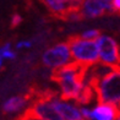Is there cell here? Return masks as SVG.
Masks as SVG:
<instances>
[{"label":"cell","mask_w":120,"mask_h":120,"mask_svg":"<svg viewBox=\"0 0 120 120\" xmlns=\"http://www.w3.org/2000/svg\"><path fill=\"white\" fill-rule=\"evenodd\" d=\"M86 69L87 68L81 66L76 63H71L53 71L52 79L59 86L60 97H63L64 99L77 101V98L87 86L85 82Z\"/></svg>","instance_id":"cell-1"},{"label":"cell","mask_w":120,"mask_h":120,"mask_svg":"<svg viewBox=\"0 0 120 120\" xmlns=\"http://www.w3.org/2000/svg\"><path fill=\"white\" fill-rule=\"evenodd\" d=\"M98 102L110 103L120 108V65L114 66L107 75L92 85Z\"/></svg>","instance_id":"cell-2"},{"label":"cell","mask_w":120,"mask_h":120,"mask_svg":"<svg viewBox=\"0 0 120 120\" xmlns=\"http://www.w3.org/2000/svg\"><path fill=\"white\" fill-rule=\"evenodd\" d=\"M74 63L85 68L99 63V52L96 41L85 39L81 36H74L68 39Z\"/></svg>","instance_id":"cell-3"},{"label":"cell","mask_w":120,"mask_h":120,"mask_svg":"<svg viewBox=\"0 0 120 120\" xmlns=\"http://www.w3.org/2000/svg\"><path fill=\"white\" fill-rule=\"evenodd\" d=\"M42 64L49 70L55 71V70L64 68L66 65L74 63L71 50L68 41L66 42H59L54 45L45 49L42 54Z\"/></svg>","instance_id":"cell-4"},{"label":"cell","mask_w":120,"mask_h":120,"mask_svg":"<svg viewBox=\"0 0 120 120\" xmlns=\"http://www.w3.org/2000/svg\"><path fill=\"white\" fill-rule=\"evenodd\" d=\"M99 52V61L109 66H119L120 65V47L115 38L101 33L96 39Z\"/></svg>","instance_id":"cell-5"},{"label":"cell","mask_w":120,"mask_h":120,"mask_svg":"<svg viewBox=\"0 0 120 120\" xmlns=\"http://www.w3.org/2000/svg\"><path fill=\"white\" fill-rule=\"evenodd\" d=\"M26 113L42 120H64L61 114L59 113L55 104H54L52 93L38 97L31 104Z\"/></svg>","instance_id":"cell-6"},{"label":"cell","mask_w":120,"mask_h":120,"mask_svg":"<svg viewBox=\"0 0 120 120\" xmlns=\"http://www.w3.org/2000/svg\"><path fill=\"white\" fill-rule=\"evenodd\" d=\"M79 12L82 19L92 20L107 14H113L114 9L112 3L107 0H82L79 6Z\"/></svg>","instance_id":"cell-7"},{"label":"cell","mask_w":120,"mask_h":120,"mask_svg":"<svg viewBox=\"0 0 120 120\" xmlns=\"http://www.w3.org/2000/svg\"><path fill=\"white\" fill-rule=\"evenodd\" d=\"M52 98L64 120H85L81 113V107L75 101L72 102L70 99H64L63 97L56 94H52Z\"/></svg>","instance_id":"cell-8"},{"label":"cell","mask_w":120,"mask_h":120,"mask_svg":"<svg viewBox=\"0 0 120 120\" xmlns=\"http://www.w3.org/2000/svg\"><path fill=\"white\" fill-rule=\"evenodd\" d=\"M119 108L110 103L98 102L91 109L90 120H115L118 115Z\"/></svg>","instance_id":"cell-9"},{"label":"cell","mask_w":120,"mask_h":120,"mask_svg":"<svg viewBox=\"0 0 120 120\" xmlns=\"http://www.w3.org/2000/svg\"><path fill=\"white\" fill-rule=\"evenodd\" d=\"M42 3L45 5V8L49 10V12L53 16L63 20H65V17L68 16L70 11L77 10V9H74L65 0H42Z\"/></svg>","instance_id":"cell-10"},{"label":"cell","mask_w":120,"mask_h":120,"mask_svg":"<svg viewBox=\"0 0 120 120\" xmlns=\"http://www.w3.org/2000/svg\"><path fill=\"white\" fill-rule=\"evenodd\" d=\"M28 104V99L23 96H14L3 103V112L5 114H16L22 112Z\"/></svg>","instance_id":"cell-11"},{"label":"cell","mask_w":120,"mask_h":120,"mask_svg":"<svg viewBox=\"0 0 120 120\" xmlns=\"http://www.w3.org/2000/svg\"><path fill=\"white\" fill-rule=\"evenodd\" d=\"M0 56H1L4 60H14L16 58V53L12 50L11 43H5L4 45L0 47Z\"/></svg>","instance_id":"cell-12"},{"label":"cell","mask_w":120,"mask_h":120,"mask_svg":"<svg viewBox=\"0 0 120 120\" xmlns=\"http://www.w3.org/2000/svg\"><path fill=\"white\" fill-rule=\"evenodd\" d=\"M80 36L82 37V38H85V39H92V41H96L97 38L101 36V31H99V30H97V28H88V30H85Z\"/></svg>","instance_id":"cell-13"},{"label":"cell","mask_w":120,"mask_h":120,"mask_svg":"<svg viewBox=\"0 0 120 120\" xmlns=\"http://www.w3.org/2000/svg\"><path fill=\"white\" fill-rule=\"evenodd\" d=\"M33 45L32 41H20L16 43V49H28Z\"/></svg>","instance_id":"cell-14"},{"label":"cell","mask_w":120,"mask_h":120,"mask_svg":"<svg viewBox=\"0 0 120 120\" xmlns=\"http://www.w3.org/2000/svg\"><path fill=\"white\" fill-rule=\"evenodd\" d=\"M81 113H82V116L85 120H90L91 118V108L86 107V105H81Z\"/></svg>","instance_id":"cell-15"},{"label":"cell","mask_w":120,"mask_h":120,"mask_svg":"<svg viewBox=\"0 0 120 120\" xmlns=\"http://www.w3.org/2000/svg\"><path fill=\"white\" fill-rule=\"evenodd\" d=\"M21 22H22V17L19 14H14L11 17V26L12 27H17Z\"/></svg>","instance_id":"cell-16"},{"label":"cell","mask_w":120,"mask_h":120,"mask_svg":"<svg viewBox=\"0 0 120 120\" xmlns=\"http://www.w3.org/2000/svg\"><path fill=\"white\" fill-rule=\"evenodd\" d=\"M112 5L114 9V12L120 14V0H112Z\"/></svg>","instance_id":"cell-17"},{"label":"cell","mask_w":120,"mask_h":120,"mask_svg":"<svg viewBox=\"0 0 120 120\" xmlns=\"http://www.w3.org/2000/svg\"><path fill=\"white\" fill-rule=\"evenodd\" d=\"M65 1L71 5L74 9H79V6H80V4H81L82 0H65Z\"/></svg>","instance_id":"cell-18"},{"label":"cell","mask_w":120,"mask_h":120,"mask_svg":"<svg viewBox=\"0 0 120 120\" xmlns=\"http://www.w3.org/2000/svg\"><path fill=\"white\" fill-rule=\"evenodd\" d=\"M23 116L26 118V120H42V119H38V118H34V116H32V115H30L28 113H26V114H25Z\"/></svg>","instance_id":"cell-19"},{"label":"cell","mask_w":120,"mask_h":120,"mask_svg":"<svg viewBox=\"0 0 120 120\" xmlns=\"http://www.w3.org/2000/svg\"><path fill=\"white\" fill-rule=\"evenodd\" d=\"M115 120H120V108H119V112H118V115H116V119Z\"/></svg>","instance_id":"cell-20"},{"label":"cell","mask_w":120,"mask_h":120,"mask_svg":"<svg viewBox=\"0 0 120 120\" xmlns=\"http://www.w3.org/2000/svg\"><path fill=\"white\" fill-rule=\"evenodd\" d=\"M3 61H4V59L0 56V69H1V66H3Z\"/></svg>","instance_id":"cell-21"},{"label":"cell","mask_w":120,"mask_h":120,"mask_svg":"<svg viewBox=\"0 0 120 120\" xmlns=\"http://www.w3.org/2000/svg\"><path fill=\"white\" fill-rule=\"evenodd\" d=\"M17 120H26V118H25V116H22L21 119H17Z\"/></svg>","instance_id":"cell-22"},{"label":"cell","mask_w":120,"mask_h":120,"mask_svg":"<svg viewBox=\"0 0 120 120\" xmlns=\"http://www.w3.org/2000/svg\"><path fill=\"white\" fill-rule=\"evenodd\" d=\"M107 1H109V3H112V0H107Z\"/></svg>","instance_id":"cell-23"}]
</instances>
